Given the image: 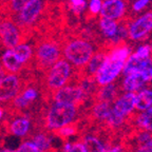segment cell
Masks as SVG:
<instances>
[{
  "instance_id": "cell-1",
  "label": "cell",
  "mask_w": 152,
  "mask_h": 152,
  "mask_svg": "<svg viewBox=\"0 0 152 152\" xmlns=\"http://www.w3.org/2000/svg\"><path fill=\"white\" fill-rule=\"evenodd\" d=\"M74 68L68 60L60 58L51 68L45 72V78L41 87L42 102H48L49 97L54 91L58 90L72 80L74 75Z\"/></svg>"
},
{
  "instance_id": "cell-2",
  "label": "cell",
  "mask_w": 152,
  "mask_h": 152,
  "mask_svg": "<svg viewBox=\"0 0 152 152\" xmlns=\"http://www.w3.org/2000/svg\"><path fill=\"white\" fill-rule=\"evenodd\" d=\"M95 47L91 41L85 38H71L61 45L62 56L76 70H81L88 64L92 55L95 53Z\"/></svg>"
},
{
  "instance_id": "cell-3",
  "label": "cell",
  "mask_w": 152,
  "mask_h": 152,
  "mask_svg": "<svg viewBox=\"0 0 152 152\" xmlns=\"http://www.w3.org/2000/svg\"><path fill=\"white\" fill-rule=\"evenodd\" d=\"M61 45L58 41L50 37H43L36 43L33 60L38 70L45 72L61 58Z\"/></svg>"
},
{
  "instance_id": "cell-4",
  "label": "cell",
  "mask_w": 152,
  "mask_h": 152,
  "mask_svg": "<svg viewBox=\"0 0 152 152\" xmlns=\"http://www.w3.org/2000/svg\"><path fill=\"white\" fill-rule=\"evenodd\" d=\"M45 11V0H30L18 14L13 16V20L28 36L32 28L37 23Z\"/></svg>"
},
{
  "instance_id": "cell-5",
  "label": "cell",
  "mask_w": 152,
  "mask_h": 152,
  "mask_svg": "<svg viewBox=\"0 0 152 152\" xmlns=\"http://www.w3.org/2000/svg\"><path fill=\"white\" fill-rule=\"evenodd\" d=\"M32 124H34L33 117L30 114H17V115H7L1 123V127L5 134L11 136H16L19 138L30 137L34 129H32Z\"/></svg>"
},
{
  "instance_id": "cell-6",
  "label": "cell",
  "mask_w": 152,
  "mask_h": 152,
  "mask_svg": "<svg viewBox=\"0 0 152 152\" xmlns=\"http://www.w3.org/2000/svg\"><path fill=\"white\" fill-rule=\"evenodd\" d=\"M26 40V35L11 16H3L0 20V42L5 49H12Z\"/></svg>"
},
{
  "instance_id": "cell-7",
  "label": "cell",
  "mask_w": 152,
  "mask_h": 152,
  "mask_svg": "<svg viewBox=\"0 0 152 152\" xmlns=\"http://www.w3.org/2000/svg\"><path fill=\"white\" fill-rule=\"evenodd\" d=\"M88 99L89 97L86 95L77 81L75 83H66L60 89L54 91L49 97V102H64L76 106H81Z\"/></svg>"
},
{
  "instance_id": "cell-8",
  "label": "cell",
  "mask_w": 152,
  "mask_h": 152,
  "mask_svg": "<svg viewBox=\"0 0 152 152\" xmlns=\"http://www.w3.org/2000/svg\"><path fill=\"white\" fill-rule=\"evenodd\" d=\"M124 64L125 61L113 59L106 53L104 62L94 75V80L96 81L98 87L116 81L121 74L123 73Z\"/></svg>"
},
{
  "instance_id": "cell-9",
  "label": "cell",
  "mask_w": 152,
  "mask_h": 152,
  "mask_svg": "<svg viewBox=\"0 0 152 152\" xmlns=\"http://www.w3.org/2000/svg\"><path fill=\"white\" fill-rule=\"evenodd\" d=\"M152 34V11L142 13L128 22V35L132 41H144Z\"/></svg>"
},
{
  "instance_id": "cell-10",
  "label": "cell",
  "mask_w": 152,
  "mask_h": 152,
  "mask_svg": "<svg viewBox=\"0 0 152 152\" xmlns=\"http://www.w3.org/2000/svg\"><path fill=\"white\" fill-rule=\"evenodd\" d=\"M23 78L17 74L7 73L0 79V102L7 104L21 91Z\"/></svg>"
},
{
  "instance_id": "cell-11",
  "label": "cell",
  "mask_w": 152,
  "mask_h": 152,
  "mask_svg": "<svg viewBox=\"0 0 152 152\" xmlns=\"http://www.w3.org/2000/svg\"><path fill=\"white\" fill-rule=\"evenodd\" d=\"M128 4L126 0H104L99 15L100 18H107L121 21L126 16Z\"/></svg>"
},
{
  "instance_id": "cell-12",
  "label": "cell",
  "mask_w": 152,
  "mask_h": 152,
  "mask_svg": "<svg viewBox=\"0 0 152 152\" xmlns=\"http://www.w3.org/2000/svg\"><path fill=\"white\" fill-rule=\"evenodd\" d=\"M112 108L127 119L130 118L135 112V93H119L112 104Z\"/></svg>"
},
{
  "instance_id": "cell-13",
  "label": "cell",
  "mask_w": 152,
  "mask_h": 152,
  "mask_svg": "<svg viewBox=\"0 0 152 152\" xmlns=\"http://www.w3.org/2000/svg\"><path fill=\"white\" fill-rule=\"evenodd\" d=\"M152 66V57L149 58H140L136 56L134 53H131L130 56L125 61L123 69V75L134 73V72H142L144 70L148 69Z\"/></svg>"
},
{
  "instance_id": "cell-14",
  "label": "cell",
  "mask_w": 152,
  "mask_h": 152,
  "mask_svg": "<svg viewBox=\"0 0 152 152\" xmlns=\"http://www.w3.org/2000/svg\"><path fill=\"white\" fill-rule=\"evenodd\" d=\"M145 87H147V83L144 80L140 72H134V73L124 75L121 90L123 92L136 93Z\"/></svg>"
},
{
  "instance_id": "cell-15",
  "label": "cell",
  "mask_w": 152,
  "mask_h": 152,
  "mask_svg": "<svg viewBox=\"0 0 152 152\" xmlns=\"http://www.w3.org/2000/svg\"><path fill=\"white\" fill-rule=\"evenodd\" d=\"M83 146L86 148V152H106L109 147L107 142L96 133H85L80 137Z\"/></svg>"
},
{
  "instance_id": "cell-16",
  "label": "cell",
  "mask_w": 152,
  "mask_h": 152,
  "mask_svg": "<svg viewBox=\"0 0 152 152\" xmlns=\"http://www.w3.org/2000/svg\"><path fill=\"white\" fill-rule=\"evenodd\" d=\"M112 109V104L106 102H100V100H95L92 104L89 114L90 118L94 121L95 123L104 124L107 118L109 117L110 112Z\"/></svg>"
},
{
  "instance_id": "cell-17",
  "label": "cell",
  "mask_w": 152,
  "mask_h": 152,
  "mask_svg": "<svg viewBox=\"0 0 152 152\" xmlns=\"http://www.w3.org/2000/svg\"><path fill=\"white\" fill-rule=\"evenodd\" d=\"M32 142L37 146L40 152H56L52 146V137L51 133L45 130H34L30 135Z\"/></svg>"
},
{
  "instance_id": "cell-18",
  "label": "cell",
  "mask_w": 152,
  "mask_h": 152,
  "mask_svg": "<svg viewBox=\"0 0 152 152\" xmlns=\"http://www.w3.org/2000/svg\"><path fill=\"white\" fill-rule=\"evenodd\" d=\"M119 91H121V87H118V85L115 81L112 83L102 86V87H98L96 92H95L94 99L113 104L115 98L118 96Z\"/></svg>"
},
{
  "instance_id": "cell-19",
  "label": "cell",
  "mask_w": 152,
  "mask_h": 152,
  "mask_svg": "<svg viewBox=\"0 0 152 152\" xmlns=\"http://www.w3.org/2000/svg\"><path fill=\"white\" fill-rule=\"evenodd\" d=\"M131 121L137 130H144L152 133V107L136 114L133 113Z\"/></svg>"
},
{
  "instance_id": "cell-20",
  "label": "cell",
  "mask_w": 152,
  "mask_h": 152,
  "mask_svg": "<svg viewBox=\"0 0 152 152\" xmlns=\"http://www.w3.org/2000/svg\"><path fill=\"white\" fill-rule=\"evenodd\" d=\"M1 64H2L3 69L5 70L7 73L18 74L23 70H26V66L22 64H20L19 60L16 58L12 49H7L4 54L1 57Z\"/></svg>"
},
{
  "instance_id": "cell-21",
  "label": "cell",
  "mask_w": 152,
  "mask_h": 152,
  "mask_svg": "<svg viewBox=\"0 0 152 152\" xmlns=\"http://www.w3.org/2000/svg\"><path fill=\"white\" fill-rule=\"evenodd\" d=\"M13 53L16 56V58L19 60L20 64H22L26 69L28 70V66L32 64L34 57V50L30 45L26 42L19 43L18 45L12 48Z\"/></svg>"
},
{
  "instance_id": "cell-22",
  "label": "cell",
  "mask_w": 152,
  "mask_h": 152,
  "mask_svg": "<svg viewBox=\"0 0 152 152\" xmlns=\"http://www.w3.org/2000/svg\"><path fill=\"white\" fill-rule=\"evenodd\" d=\"M99 30L102 37L104 39L109 40L113 45L114 40L116 38L117 32H118V21H115V20H111V19H107V18H100Z\"/></svg>"
},
{
  "instance_id": "cell-23",
  "label": "cell",
  "mask_w": 152,
  "mask_h": 152,
  "mask_svg": "<svg viewBox=\"0 0 152 152\" xmlns=\"http://www.w3.org/2000/svg\"><path fill=\"white\" fill-rule=\"evenodd\" d=\"M104 56H106V52H104V51H97V52L95 51V53L92 55L88 64H86L85 68L80 71V75L94 77L95 73L97 72V70L99 69L104 62Z\"/></svg>"
},
{
  "instance_id": "cell-24",
  "label": "cell",
  "mask_w": 152,
  "mask_h": 152,
  "mask_svg": "<svg viewBox=\"0 0 152 152\" xmlns=\"http://www.w3.org/2000/svg\"><path fill=\"white\" fill-rule=\"evenodd\" d=\"M152 107V88H142L135 93V111L140 112Z\"/></svg>"
},
{
  "instance_id": "cell-25",
  "label": "cell",
  "mask_w": 152,
  "mask_h": 152,
  "mask_svg": "<svg viewBox=\"0 0 152 152\" xmlns=\"http://www.w3.org/2000/svg\"><path fill=\"white\" fill-rule=\"evenodd\" d=\"M131 53H132V48L130 45L126 43H119V45H114L109 52H107V55L113 59L126 61Z\"/></svg>"
},
{
  "instance_id": "cell-26",
  "label": "cell",
  "mask_w": 152,
  "mask_h": 152,
  "mask_svg": "<svg viewBox=\"0 0 152 152\" xmlns=\"http://www.w3.org/2000/svg\"><path fill=\"white\" fill-rule=\"evenodd\" d=\"M30 0H7V2L1 5L3 16H15L22 10V7Z\"/></svg>"
},
{
  "instance_id": "cell-27",
  "label": "cell",
  "mask_w": 152,
  "mask_h": 152,
  "mask_svg": "<svg viewBox=\"0 0 152 152\" xmlns=\"http://www.w3.org/2000/svg\"><path fill=\"white\" fill-rule=\"evenodd\" d=\"M78 131H79L78 123L75 121V123L69 124L66 126L61 127L60 129H57V130L53 131L52 134L53 136H57V137H59L64 142H66L71 136L76 135L78 133Z\"/></svg>"
},
{
  "instance_id": "cell-28",
  "label": "cell",
  "mask_w": 152,
  "mask_h": 152,
  "mask_svg": "<svg viewBox=\"0 0 152 152\" xmlns=\"http://www.w3.org/2000/svg\"><path fill=\"white\" fill-rule=\"evenodd\" d=\"M61 152H86V148L80 140H75L73 142L66 140L62 146Z\"/></svg>"
},
{
  "instance_id": "cell-29",
  "label": "cell",
  "mask_w": 152,
  "mask_h": 152,
  "mask_svg": "<svg viewBox=\"0 0 152 152\" xmlns=\"http://www.w3.org/2000/svg\"><path fill=\"white\" fill-rule=\"evenodd\" d=\"M133 53H134L136 56L140 57V58H149V57H152L151 48H150L149 43H142V45H140Z\"/></svg>"
},
{
  "instance_id": "cell-30",
  "label": "cell",
  "mask_w": 152,
  "mask_h": 152,
  "mask_svg": "<svg viewBox=\"0 0 152 152\" xmlns=\"http://www.w3.org/2000/svg\"><path fill=\"white\" fill-rule=\"evenodd\" d=\"M102 2H104V0H89V3H88L89 14L92 15V16L99 15L102 7Z\"/></svg>"
},
{
  "instance_id": "cell-31",
  "label": "cell",
  "mask_w": 152,
  "mask_h": 152,
  "mask_svg": "<svg viewBox=\"0 0 152 152\" xmlns=\"http://www.w3.org/2000/svg\"><path fill=\"white\" fill-rule=\"evenodd\" d=\"M71 10L76 15H79L87 9V0H70Z\"/></svg>"
},
{
  "instance_id": "cell-32",
  "label": "cell",
  "mask_w": 152,
  "mask_h": 152,
  "mask_svg": "<svg viewBox=\"0 0 152 152\" xmlns=\"http://www.w3.org/2000/svg\"><path fill=\"white\" fill-rule=\"evenodd\" d=\"M16 152H40L32 140H24L16 149Z\"/></svg>"
},
{
  "instance_id": "cell-33",
  "label": "cell",
  "mask_w": 152,
  "mask_h": 152,
  "mask_svg": "<svg viewBox=\"0 0 152 152\" xmlns=\"http://www.w3.org/2000/svg\"><path fill=\"white\" fill-rule=\"evenodd\" d=\"M151 0H134L132 3V11L134 13L142 12L149 5Z\"/></svg>"
},
{
  "instance_id": "cell-34",
  "label": "cell",
  "mask_w": 152,
  "mask_h": 152,
  "mask_svg": "<svg viewBox=\"0 0 152 152\" xmlns=\"http://www.w3.org/2000/svg\"><path fill=\"white\" fill-rule=\"evenodd\" d=\"M134 152H152V134L145 142L135 146Z\"/></svg>"
},
{
  "instance_id": "cell-35",
  "label": "cell",
  "mask_w": 152,
  "mask_h": 152,
  "mask_svg": "<svg viewBox=\"0 0 152 152\" xmlns=\"http://www.w3.org/2000/svg\"><path fill=\"white\" fill-rule=\"evenodd\" d=\"M106 152H127L123 145H114L109 146L106 150Z\"/></svg>"
},
{
  "instance_id": "cell-36",
  "label": "cell",
  "mask_w": 152,
  "mask_h": 152,
  "mask_svg": "<svg viewBox=\"0 0 152 152\" xmlns=\"http://www.w3.org/2000/svg\"><path fill=\"white\" fill-rule=\"evenodd\" d=\"M4 114H5V109L0 106V123H2L3 118H4Z\"/></svg>"
},
{
  "instance_id": "cell-37",
  "label": "cell",
  "mask_w": 152,
  "mask_h": 152,
  "mask_svg": "<svg viewBox=\"0 0 152 152\" xmlns=\"http://www.w3.org/2000/svg\"><path fill=\"white\" fill-rule=\"evenodd\" d=\"M7 72H5V70L3 69L2 64H0V79L2 78L3 76H5V75H7Z\"/></svg>"
},
{
  "instance_id": "cell-38",
  "label": "cell",
  "mask_w": 152,
  "mask_h": 152,
  "mask_svg": "<svg viewBox=\"0 0 152 152\" xmlns=\"http://www.w3.org/2000/svg\"><path fill=\"white\" fill-rule=\"evenodd\" d=\"M0 152H16V150L13 149H9V148H4V149H1Z\"/></svg>"
},
{
  "instance_id": "cell-39",
  "label": "cell",
  "mask_w": 152,
  "mask_h": 152,
  "mask_svg": "<svg viewBox=\"0 0 152 152\" xmlns=\"http://www.w3.org/2000/svg\"><path fill=\"white\" fill-rule=\"evenodd\" d=\"M3 17V14H2V10H1V5H0V20H1V18Z\"/></svg>"
},
{
  "instance_id": "cell-40",
  "label": "cell",
  "mask_w": 152,
  "mask_h": 152,
  "mask_svg": "<svg viewBox=\"0 0 152 152\" xmlns=\"http://www.w3.org/2000/svg\"><path fill=\"white\" fill-rule=\"evenodd\" d=\"M150 45V48H151V53H152V41H151V43H149Z\"/></svg>"
},
{
  "instance_id": "cell-41",
  "label": "cell",
  "mask_w": 152,
  "mask_h": 152,
  "mask_svg": "<svg viewBox=\"0 0 152 152\" xmlns=\"http://www.w3.org/2000/svg\"><path fill=\"white\" fill-rule=\"evenodd\" d=\"M0 151H1V148H0Z\"/></svg>"
}]
</instances>
